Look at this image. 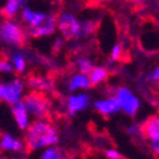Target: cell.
<instances>
[{
	"mask_svg": "<svg viewBox=\"0 0 159 159\" xmlns=\"http://www.w3.org/2000/svg\"><path fill=\"white\" fill-rule=\"evenodd\" d=\"M89 87H92V84H90V80L87 76V74L79 73V74H75V75L71 76L69 85H68V90L74 92L76 89H87Z\"/></svg>",
	"mask_w": 159,
	"mask_h": 159,
	"instance_id": "obj_14",
	"label": "cell"
},
{
	"mask_svg": "<svg viewBox=\"0 0 159 159\" xmlns=\"http://www.w3.org/2000/svg\"><path fill=\"white\" fill-rule=\"evenodd\" d=\"M0 147L3 150H11V152H20L23 150V143L14 138L11 134H3L2 140H0Z\"/></svg>",
	"mask_w": 159,
	"mask_h": 159,
	"instance_id": "obj_13",
	"label": "cell"
},
{
	"mask_svg": "<svg viewBox=\"0 0 159 159\" xmlns=\"http://www.w3.org/2000/svg\"><path fill=\"white\" fill-rule=\"evenodd\" d=\"M13 64L9 62L8 60H5L4 57L2 59V61H0V70H2L3 73H13Z\"/></svg>",
	"mask_w": 159,
	"mask_h": 159,
	"instance_id": "obj_21",
	"label": "cell"
},
{
	"mask_svg": "<svg viewBox=\"0 0 159 159\" xmlns=\"http://www.w3.org/2000/svg\"><path fill=\"white\" fill-rule=\"evenodd\" d=\"M106 157H107L108 159H121V158H122L120 153H117V152L113 150V149L106 150Z\"/></svg>",
	"mask_w": 159,
	"mask_h": 159,
	"instance_id": "obj_22",
	"label": "cell"
},
{
	"mask_svg": "<svg viewBox=\"0 0 159 159\" xmlns=\"http://www.w3.org/2000/svg\"><path fill=\"white\" fill-rule=\"evenodd\" d=\"M150 148L155 154L159 155V140H150Z\"/></svg>",
	"mask_w": 159,
	"mask_h": 159,
	"instance_id": "obj_23",
	"label": "cell"
},
{
	"mask_svg": "<svg viewBox=\"0 0 159 159\" xmlns=\"http://www.w3.org/2000/svg\"><path fill=\"white\" fill-rule=\"evenodd\" d=\"M39 159H65L64 154L61 153L60 149L55 147H48L39 157Z\"/></svg>",
	"mask_w": 159,
	"mask_h": 159,
	"instance_id": "obj_18",
	"label": "cell"
},
{
	"mask_svg": "<svg viewBox=\"0 0 159 159\" xmlns=\"http://www.w3.org/2000/svg\"><path fill=\"white\" fill-rule=\"evenodd\" d=\"M94 28H96L94 22H92V20H80V36L79 37L92 34L93 31H94Z\"/></svg>",
	"mask_w": 159,
	"mask_h": 159,
	"instance_id": "obj_19",
	"label": "cell"
},
{
	"mask_svg": "<svg viewBox=\"0 0 159 159\" xmlns=\"http://www.w3.org/2000/svg\"><path fill=\"white\" fill-rule=\"evenodd\" d=\"M11 64H13V66H14V71L17 74L23 73L24 69H25V60H24V56L20 54V52H14V54H13Z\"/></svg>",
	"mask_w": 159,
	"mask_h": 159,
	"instance_id": "obj_16",
	"label": "cell"
},
{
	"mask_svg": "<svg viewBox=\"0 0 159 159\" xmlns=\"http://www.w3.org/2000/svg\"><path fill=\"white\" fill-rule=\"evenodd\" d=\"M116 98L121 104V111L126 115L134 117L140 108V99L132 93V90L127 87H120L116 90Z\"/></svg>",
	"mask_w": 159,
	"mask_h": 159,
	"instance_id": "obj_4",
	"label": "cell"
},
{
	"mask_svg": "<svg viewBox=\"0 0 159 159\" xmlns=\"http://www.w3.org/2000/svg\"><path fill=\"white\" fill-rule=\"evenodd\" d=\"M140 132L150 140H159V116L153 115L148 117L140 126Z\"/></svg>",
	"mask_w": 159,
	"mask_h": 159,
	"instance_id": "obj_10",
	"label": "cell"
},
{
	"mask_svg": "<svg viewBox=\"0 0 159 159\" xmlns=\"http://www.w3.org/2000/svg\"><path fill=\"white\" fill-rule=\"evenodd\" d=\"M11 115L14 116V120L18 125L19 129L22 130H25L28 129V124H30V118H28V110L25 107V104L23 103V101L20 99L19 102L11 104Z\"/></svg>",
	"mask_w": 159,
	"mask_h": 159,
	"instance_id": "obj_8",
	"label": "cell"
},
{
	"mask_svg": "<svg viewBox=\"0 0 159 159\" xmlns=\"http://www.w3.org/2000/svg\"><path fill=\"white\" fill-rule=\"evenodd\" d=\"M22 101L25 104L30 115H33L38 118L47 117L50 112V102L43 92L32 90L27 96H24Z\"/></svg>",
	"mask_w": 159,
	"mask_h": 159,
	"instance_id": "obj_2",
	"label": "cell"
},
{
	"mask_svg": "<svg viewBox=\"0 0 159 159\" xmlns=\"http://www.w3.org/2000/svg\"><path fill=\"white\" fill-rule=\"evenodd\" d=\"M76 66L79 71H80L82 74H89L92 70H93V61H92L88 57H79L76 60Z\"/></svg>",
	"mask_w": 159,
	"mask_h": 159,
	"instance_id": "obj_17",
	"label": "cell"
},
{
	"mask_svg": "<svg viewBox=\"0 0 159 159\" xmlns=\"http://www.w3.org/2000/svg\"><path fill=\"white\" fill-rule=\"evenodd\" d=\"M59 143L57 130L46 120L33 121L24 135V144L27 152H33L45 147H52Z\"/></svg>",
	"mask_w": 159,
	"mask_h": 159,
	"instance_id": "obj_1",
	"label": "cell"
},
{
	"mask_svg": "<svg viewBox=\"0 0 159 159\" xmlns=\"http://www.w3.org/2000/svg\"><path fill=\"white\" fill-rule=\"evenodd\" d=\"M122 56V46L121 45H115L112 47V51H111V59L113 61H117V60H120Z\"/></svg>",
	"mask_w": 159,
	"mask_h": 159,
	"instance_id": "obj_20",
	"label": "cell"
},
{
	"mask_svg": "<svg viewBox=\"0 0 159 159\" xmlns=\"http://www.w3.org/2000/svg\"><path fill=\"white\" fill-rule=\"evenodd\" d=\"M107 78H108V71L106 68H103V66H96V68L89 73V80H90L92 87L98 85L99 83L104 82Z\"/></svg>",
	"mask_w": 159,
	"mask_h": 159,
	"instance_id": "obj_15",
	"label": "cell"
},
{
	"mask_svg": "<svg viewBox=\"0 0 159 159\" xmlns=\"http://www.w3.org/2000/svg\"><path fill=\"white\" fill-rule=\"evenodd\" d=\"M94 108L102 113V115H112L121 110V104L116 97L107 98V99H101L94 102Z\"/></svg>",
	"mask_w": 159,
	"mask_h": 159,
	"instance_id": "obj_11",
	"label": "cell"
},
{
	"mask_svg": "<svg viewBox=\"0 0 159 159\" xmlns=\"http://www.w3.org/2000/svg\"><path fill=\"white\" fill-rule=\"evenodd\" d=\"M56 27H57V17H55L54 14L46 13L43 19L37 25L30 27L27 30L32 37H45V36H50V34L54 33Z\"/></svg>",
	"mask_w": 159,
	"mask_h": 159,
	"instance_id": "obj_7",
	"label": "cell"
},
{
	"mask_svg": "<svg viewBox=\"0 0 159 159\" xmlns=\"http://www.w3.org/2000/svg\"><path fill=\"white\" fill-rule=\"evenodd\" d=\"M131 2H134V3H145V2H147V0H131Z\"/></svg>",
	"mask_w": 159,
	"mask_h": 159,
	"instance_id": "obj_27",
	"label": "cell"
},
{
	"mask_svg": "<svg viewBox=\"0 0 159 159\" xmlns=\"http://www.w3.org/2000/svg\"><path fill=\"white\" fill-rule=\"evenodd\" d=\"M23 89H24L23 82L18 78H14L8 83H2V85H0V98H2L3 102L14 104L20 101Z\"/></svg>",
	"mask_w": 159,
	"mask_h": 159,
	"instance_id": "obj_6",
	"label": "cell"
},
{
	"mask_svg": "<svg viewBox=\"0 0 159 159\" xmlns=\"http://www.w3.org/2000/svg\"><path fill=\"white\" fill-rule=\"evenodd\" d=\"M149 79H150V80H154V82L159 80V66H157L155 70L149 75Z\"/></svg>",
	"mask_w": 159,
	"mask_h": 159,
	"instance_id": "obj_24",
	"label": "cell"
},
{
	"mask_svg": "<svg viewBox=\"0 0 159 159\" xmlns=\"http://www.w3.org/2000/svg\"><path fill=\"white\" fill-rule=\"evenodd\" d=\"M9 2H11V3H14L16 5H18L19 8H22L25 3H27L28 2V0H9Z\"/></svg>",
	"mask_w": 159,
	"mask_h": 159,
	"instance_id": "obj_26",
	"label": "cell"
},
{
	"mask_svg": "<svg viewBox=\"0 0 159 159\" xmlns=\"http://www.w3.org/2000/svg\"><path fill=\"white\" fill-rule=\"evenodd\" d=\"M138 131H140V127H139L138 125H132V126H130V127L127 129V134H129V135H134L135 132H138Z\"/></svg>",
	"mask_w": 159,
	"mask_h": 159,
	"instance_id": "obj_25",
	"label": "cell"
},
{
	"mask_svg": "<svg viewBox=\"0 0 159 159\" xmlns=\"http://www.w3.org/2000/svg\"><path fill=\"white\" fill-rule=\"evenodd\" d=\"M46 13H42V11H34L32 10L30 7H24L23 10H22V20L27 24V27H34V25H37L39 22H41L43 19Z\"/></svg>",
	"mask_w": 159,
	"mask_h": 159,
	"instance_id": "obj_12",
	"label": "cell"
},
{
	"mask_svg": "<svg viewBox=\"0 0 159 159\" xmlns=\"http://www.w3.org/2000/svg\"><path fill=\"white\" fill-rule=\"evenodd\" d=\"M57 27L65 38H74L80 36V20H78L71 13L64 11L57 16Z\"/></svg>",
	"mask_w": 159,
	"mask_h": 159,
	"instance_id": "obj_5",
	"label": "cell"
},
{
	"mask_svg": "<svg viewBox=\"0 0 159 159\" xmlns=\"http://www.w3.org/2000/svg\"><path fill=\"white\" fill-rule=\"evenodd\" d=\"M68 106V112L70 116H74L76 112L85 110L89 106V96L87 93H79V94H74L70 96L66 102Z\"/></svg>",
	"mask_w": 159,
	"mask_h": 159,
	"instance_id": "obj_9",
	"label": "cell"
},
{
	"mask_svg": "<svg viewBox=\"0 0 159 159\" xmlns=\"http://www.w3.org/2000/svg\"><path fill=\"white\" fill-rule=\"evenodd\" d=\"M0 38L2 42L5 45H13V46H22L25 41V34L22 27L10 18L2 22L0 27Z\"/></svg>",
	"mask_w": 159,
	"mask_h": 159,
	"instance_id": "obj_3",
	"label": "cell"
}]
</instances>
